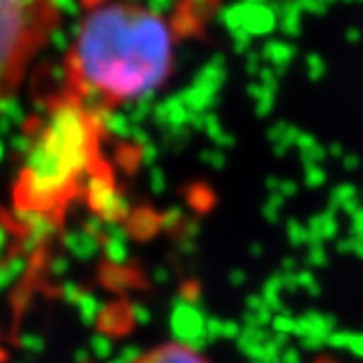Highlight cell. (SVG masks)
<instances>
[{
    "label": "cell",
    "instance_id": "obj_3",
    "mask_svg": "<svg viewBox=\"0 0 363 363\" xmlns=\"http://www.w3.org/2000/svg\"><path fill=\"white\" fill-rule=\"evenodd\" d=\"M57 27L55 0H0V108Z\"/></svg>",
    "mask_w": 363,
    "mask_h": 363
},
{
    "label": "cell",
    "instance_id": "obj_4",
    "mask_svg": "<svg viewBox=\"0 0 363 363\" xmlns=\"http://www.w3.org/2000/svg\"><path fill=\"white\" fill-rule=\"evenodd\" d=\"M125 363H211V359L189 342L167 340L145 348Z\"/></svg>",
    "mask_w": 363,
    "mask_h": 363
},
{
    "label": "cell",
    "instance_id": "obj_1",
    "mask_svg": "<svg viewBox=\"0 0 363 363\" xmlns=\"http://www.w3.org/2000/svg\"><path fill=\"white\" fill-rule=\"evenodd\" d=\"M169 22L145 5L116 0L88 11L66 55L64 92L96 114L140 101L169 79Z\"/></svg>",
    "mask_w": 363,
    "mask_h": 363
},
{
    "label": "cell",
    "instance_id": "obj_2",
    "mask_svg": "<svg viewBox=\"0 0 363 363\" xmlns=\"http://www.w3.org/2000/svg\"><path fill=\"white\" fill-rule=\"evenodd\" d=\"M99 147V114L66 92L50 106L20 177L18 201L48 211L84 177Z\"/></svg>",
    "mask_w": 363,
    "mask_h": 363
},
{
    "label": "cell",
    "instance_id": "obj_5",
    "mask_svg": "<svg viewBox=\"0 0 363 363\" xmlns=\"http://www.w3.org/2000/svg\"><path fill=\"white\" fill-rule=\"evenodd\" d=\"M318 363H340V361H335V359H320Z\"/></svg>",
    "mask_w": 363,
    "mask_h": 363
}]
</instances>
